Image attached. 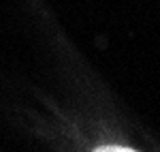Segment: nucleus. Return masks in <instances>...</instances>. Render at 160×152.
Listing matches in <instances>:
<instances>
[{
  "mask_svg": "<svg viewBox=\"0 0 160 152\" xmlns=\"http://www.w3.org/2000/svg\"><path fill=\"white\" fill-rule=\"evenodd\" d=\"M94 152H135L128 148H120V146H105V148H96Z\"/></svg>",
  "mask_w": 160,
  "mask_h": 152,
  "instance_id": "obj_1",
  "label": "nucleus"
}]
</instances>
